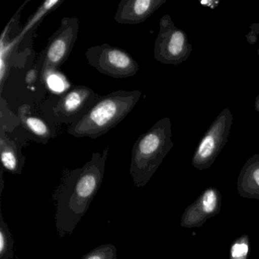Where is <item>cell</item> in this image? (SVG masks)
Masks as SVG:
<instances>
[{
    "label": "cell",
    "mask_w": 259,
    "mask_h": 259,
    "mask_svg": "<svg viewBox=\"0 0 259 259\" xmlns=\"http://www.w3.org/2000/svg\"><path fill=\"white\" fill-rule=\"evenodd\" d=\"M13 236L0 212V259H13Z\"/></svg>",
    "instance_id": "obj_14"
},
{
    "label": "cell",
    "mask_w": 259,
    "mask_h": 259,
    "mask_svg": "<svg viewBox=\"0 0 259 259\" xmlns=\"http://www.w3.org/2000/svg\"><path fill=\"white\" fill-rule=\"evenodd\" d=\"M0 154L3 169L13 174L22 172L25 158L19 146L6 135L4 128L0 135Z\"/></svg>",
    "instance_id": "obj_12"
},
{
    "label": "cell",
    "mask_w": 259,
    "mask_h": 259,
    "mask_svg": "<svg viewBox=\"0 0 259 259\" xmlns=\"http://www.w3.org/2000/svg\"><path fill=\"white\" fill-rule=\"evenodd\" d=\"M257 57H258V58H259V48H258V49H257Z\"/></svg>",
    "instance_id": "obj_22"
},
{
    "label": "cell",
    "mask_w": 259,
    "mask_h": 259,
    "mask_svg": "<svg viewBox=\"0 0 259 259\" xmlns=\"http://www.w3.org/2000/svg\"><path fill=\"white\" fill-rule=\"evenodd\" d=\"M249 236L243 234L233 241L230 250V259H248L249 252Z\"/></svg>",
    "instance_id": "obj_16"
},
{
    "label": "cell",
    "mask_w": 259,
    "mask_h": 259,
    "mask_svg": "<svg viewBox=\"0 0 259 259\" xmlns=\"http://www.w3.org/2000/svg\"><path fill=\"white\" fill-rule=\"evenodd\" d=\"M85 57L92 67L112 78H130L136 75L140 69L131 54L107 43L89 48Z\"/></svg>",
    "instance_id": "obj_6"
},
{
    "label": "cell",
    "mask_w": 259,
    "mask_h": 259,
    "mask_svg": "<svg viewBox=\"0 0 259 259\" xmlns=\"http://www.w3.org/2000/svg\"><path fill=\"white\" fill-rule=\"evenodd\" d=\"M81 259H117V250L112 244H104L94 248Z\"/></svg>",
    "instance_id": "obj_17"
},
{
    "label": "cell",
    "mask_w": 259,
    "mask_h": 259,
    "mask_svg": "<svg viewBox=\"0 0 259 259\" xmlns=\"http://www.w3.org/2000/svg\"><path fill=\"white\" fill-rule=\"evenodd\" d=\"M233 123V113L225 108L217 116L198 143L192 158V165L198 170H205L214 163L228 142Z\"/></svg>",
    "instance_id": "obj_4"
},
{
    "label": "cell",
    "mask_w": 259,
    "mask_h": 259,
    "mask_svg": "<svg viewBox=\"0 0 259 259\" xmlns=\"http://www.w3.org/2000/svg\"><path fill=\"white\" fill-rule=\"evenodd\" d=\"M237 191L242 198L259 201V154L248 158L241 169L237 180Z\"/></svg>",
    "instance_id": "obj_11"
},
{
    "label": "cell",
    "mask_w": 259,
    "mask_h": 259,
    "mask_svg": "<svg viewBox=\"0 0 259 259\" xmlns=\"http://www.w3.org/2000/svg\"><path fill=\"white\" fill-rule=\"evenodd\" d=\"M37 75H38V71L35 69H31L27 72L25 75V82L27 84H33L36 82L37 79Z\"/></svg>",
    "instance_id": "obj_18"
},
{
    "label": "cell",
    "mask_w": 259,
    "mask_h": 259,
    "mask_svg": "<svg viewBox=\"0 0 259 259\" xmlns=\"http://www.w3.org/2000/svg\"><path fill=\"white\" fill-rule=\"evenodd\" d=\"M159 25L154 49L157 61L174 66L186 62L193 51L186 33L176 26L169 15L162 16Z\"/></svg>",
    "instance_id": "obj_5"
},
{
    "label": "cell",
    "mask_w": 259,
    "mask_h": 259,
    "mask_svg": "<svg viewBox=\"0 0 259 259\" xmlns=\"http://www.w3.org/2000/svg\"><path fill=\"white\" fill-rule=\"evenodd\" d=\"M19 117L25 130L40 140H48L51 137V130L48 124L41 118L31 115V107L23 104L19 108Z\"/></svg>",
    "instance_id": "obj_13"
},
{
    "label": "cell",
    "mask_w": 259,
    "mask_h": 259,
    "mask_svg": "<svg viewBox=\"0 0 259 259\" xmlns=\"http://www.w3.org/2000/svg\"><path fill=\"white\" fill-rule=\"evenodd\" d=\"M250 30L254 31L256 34L259 35V22L258 23H252L249 25Z\"/></svg>",
    "instance_id": "obj_20"
},
{
    "label": "cell",
    "mask_w": 259,
    "mask_h": 259,
    "mask_svg": "<svg viewBox=\"0 0 259 259\" xmlns=\"http://www.w3.org/2000/svg\"><path fill=\"white\" fill-rule=\"evenodd\" d=\"M140 91H116L100 98L96 104L68 128L76 138L92 139L105 135L122 122L142 98Z\"/></svg>",
    "instance_id": "obj_2"
},
{
    "label": "cell",
    "mask_w": 259,
    "mask_h": 259,
    "mask_svg": "<svg viewBox=\"0 0 259 259\" xmlns=\"http://www.w3.org/2000/svg\"><path fill=\"white\" fill-rule=\"evenodd\" d=\"M95 98V92L87 86H75L65 94L57 103L54 112L58 116H73Z\"/></svg>",
    "instance_id": "obj_10"
},
{
    "label": "cell",
    "mask_w": 259,
    "mask_h": 259,
    "mask_svg": "<svg viewBox=\"0 0 259 259\" xmlns=\"http://www.w3.org/2000/svg\"><path fill=\"white\" fill-rule=\"evenodd\" d=\"M254 109H255V110L257 112V113H259V94L257 95V96L255 98V102H254Z\"/></svg>",
    "instance_id": "obj_21"
},
{
    "label": "cell",
    "mask_w": 259,
    "mask_h": 259,
    "mask_svg": "<svg viewBox=\"0 0 259 259\" xmlns=\"http://www.w3.org/2000/svg\"><path fill=\"white\" fill-rule=\"evenodd\" d=\"M166 0H122L115 14L120 25H138L152 16Z\"/></svg>",
    "instance_id": "obj_9"
},
{
    "label": "cell",
    "mask_w": 259,
    "mask_h": 259,
    "mask_svg": "<svg viewBox=\"0 0 259 259\" xmlns=\"http://www.w3.org/2000/svg\"><path fill=\"white\" fill-rule=\"evenodd\" d=\"M222 206L221 192L215 187H207L182 215L180 225L184 228H199L220 213Z\"/></svg>",
    "instance_id": "obj_8"
},
{
    "label": "cell",
    "mask_w": 259,
    "mask_h": 259,
    "mask_svg": "<svg viewBox=\"0 0 259 259\" xmlns=\"http://www.w3.org/2000/svg\"><path fill=\"white\" fill-rule=\"evenodd\" d=\"M63 0H61V1L60 0H47V1H45L39 7L38 10L36 11V13L31 17L29 18L26 25H25L23 31H22V34H21V36L26 34L31 28H34L37 24L40 23L42 19H44V18L47 15L49 14L51 12L54 11L56 9L58 8L63 4Z\"/></svg>",
    "instance_id": "obj_15"
},
{
    "label": "cell",
    "mask_w": 259,
    "mask_h": 259,
    "mask_svg": "<svg viewBox=\"0 0 259 259\" xmlns=\"http://www.w3.org/2000/svg\"><path fill=\"white\" fill-rule=\"evenodd\" d=\"M169 118H162L139 136L132 150L130 174L137 187H144L152 178L174 147Z\"/></svg>",
    "instance_id": "obj_3"
},
{
    "label": "cell",
    "mask_w": 259,
    "mask_h": 259,
    "mask_svg": "<svg viewBox=\"0 0 259 259\" xmlns=\"http://www.w3.org/2000/svg\"><path fill=\"white\" fill-rule=\"evenodd\" d=\"M245 38H246L247 42L249 45H255L257 42V40H258V34H256L254 31L250 30L249 32L245 35Z\"/></svg>",
    "instance_id": "obj_19"
},
{
    "label": "cell",
    "mask_w": 259,
    "mask_h": 259,
    "mask_svg": "<svg viewBox=\"0 0 259 259\" xmlns=\"http://www.w3.org/2000/svg\"><path fill=\"white\" fill-rule=\"evenodd\" d=\"M109 147L95 152L82 167L68 171L54 194L55 225L60 236L72 234L98 193L105 172Z\"/></svg>",
    "instance_id": "obj_1"
},
{
    "label": "cell",
    "mask_w": 259,
    "mask_h": 259,
    "mask_svg": "<svg viewBox=\"0 0 259 259\" xmlns=\"http://www.w3.org/2000/svg\"><path fill=\"white\" fill-rule=\"evenodd\" d=\"M79 20L78 18L65 17L61 25L48 41L45 53L41 78L48 72L57 70L69 58L78 37Z\"/></svg>",
    "instance_id": "obj_7"
}]
</instances>
